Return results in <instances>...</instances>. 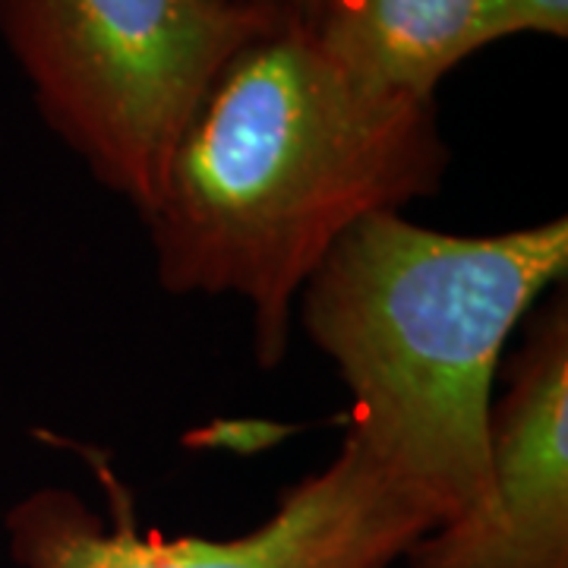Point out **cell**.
<instances>
[{"instance_id": "obj_6", "label": "cell", "mask_w": 568, "mask_h": 568, "mask_svg": "<svg viewBox=\"0 0 568 568\" xmlns=\"http://www.w3.org/2000/svg\"><path fill=\"white\" fill-rule=\"evenodd\" d=\"M489 0H323L306 29L332 61L376 92L436 102V89L489 48Z\"/></svg>"}, {"instance_id": "obj_5", "label": "cell", "mask_w": 568, "mask_h": 568, "mask_svg": "<svg viewBox=\"0 0 568 568\" xmlns=\"http://www.w3.org/2000/svg\"><path fill=\"white\" fill-rule=\"evenodd\" d=\"M489 410V493L405 552L407 568H568V301L537 310Z\"/></svg>"}, {"instance_id": "obj_7", "label": "cell", "mask_w": 568, "mask_h": 568, "mask_svg": "<svg viewBox=\"0 0 568 568\" xmlns=\"http://www.w3.org/2000/svg\"><path fill=\"white\" fill-rule=\"evenodd\" d=\"M568 36V0H489L487 41L511 39V36Z\"/></svg>"}, {"instance_id": "obj_1", "label": "cell", "mask_w": 568, "mask_h": 568, "mask_svg": "<svg viewBox=\"0 0 568 568\" xmlns=\"http://www.w3.org/2000/svg\"><path fill=\"white\" fill-rule=\"evenodd\" d=\"M452 152L436 102L376 92L304 29H275L224 63L142 212L171 294L241 297L253 357L278 366L294 306L354 224L433 196Z\"/></svg>"}, {"instance_id": "obj_8", "label": "cell", "mask_w": 568, "mask_h": 568, "mask_svg": "<svg viewBox=\"0 0 568 568\" xmlns=\"http://www.w3.org/2000/svg\"><path fill=\"white\" fill-rule=\"evenodd\" d=\"M222 3L253 13V17H263L278 29H304L306 32L316 20L323 0H222Z\"/></svg>"}, {"instance_id": "obj_3", "label": "cell", "mask_w": 568, "mask_h": 568, "mask_svg": "<svg viewBox=\"0 0 568 568\" xmlns=\"http://www.w3.org/2000/svg\"><path fill=\"white\" fill-rule=\"evenodd\" d=\"M275 29L222 0H0L44 123L140 215L212 80Z\"/></svg>"}, {"instance_id": "obj_2", "label": "cell", "mask_w": 568, "mask_h": 568, "mask_svg": "<svg viewBox=\"0 0 568 568\" xmlns=\"http://www.w3.org/2000/svg\"><path fill=\"white\" fill-rule=\"evenodd\" d=\"M566 272V215L448 234L383 212L325 253L294 310L351 395L347 433L455 518L489 493V410L508 335Z\"/></svg>"}, {"instance_id": "obj_4", "label": "cell", "mask_w": 568, "mask_h": 568, "mask_svg": "<svg viewBox=\"0 0 568 568\" xmlns=\"http://www.w3.org/2000/svg\"><path fill=\"white\" fill-rule=\"evenodd\" d=\"M104 511L67 487H41L7 508L17 568H395L424 534L452 518L345 433L338 455L282 489L263 525L237 537L142 530L133 493L102 452L82 448Z\"/></svg>"}]
</instances>
